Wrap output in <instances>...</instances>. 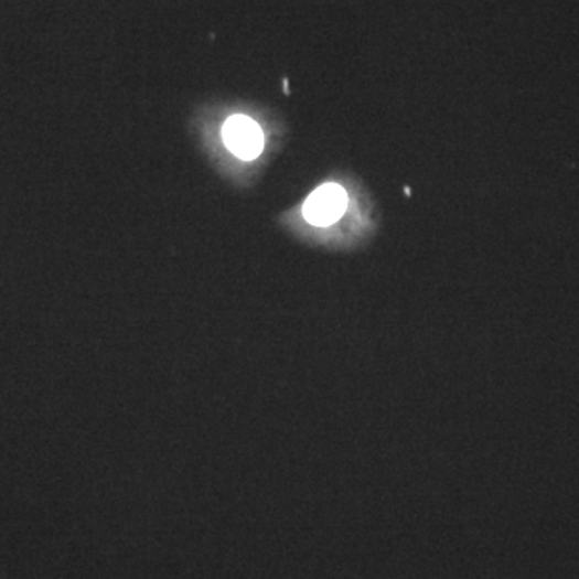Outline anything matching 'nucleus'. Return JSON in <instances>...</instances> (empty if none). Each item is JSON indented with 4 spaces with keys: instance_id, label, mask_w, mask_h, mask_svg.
Instances as JSON below:
<instances>
[{
    "instance_id": "nucleus-1",
    "label": "nucleus",
    "mask_w": 579,
    "mask_h": 579,
    "mask_svg": "<svg viewBox=\"0 0 579 579\" xmlns=\"http://www.w3.org/2000/svg\"><path fill=\"white\" fill-rule=\"evenodd\" d=\"M347 202L345 189L329 182L309 195L303 206L304 219L315 227L333 226L346 213Z\"/></svg>"
},
{
    "instance_id": "nucleus-2",
    "label": "nucleus",
    "mask_w": 579,
    "mask_h": 579,
    "mask_svg": "<svg viewBox=\"0 0 579 579\" xmlns=\"http://www.w3.org/2000/svg\"><path fill=\"white\" fill-rule=\"evenodd\" d=\"M223 139L227 149L245 161L256 160L265 149L261 128L247 115L230 116L224 125Z\"/></svg>"
}]
</instances>
